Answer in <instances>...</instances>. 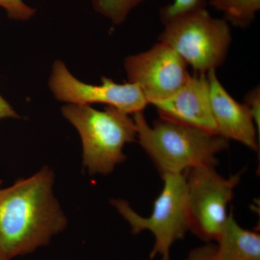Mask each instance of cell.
Masks as SVG:
<instances>
[{"label": "cell", "mask_w": 260, "mask_h": 260, "mask_svg": "<svg viewBox=\"0 0 260 260\" xmlns=\"http://www.w3.org/2000/svg\"><path fill=\"white\" fill-rule=\"evenodd\" d=\"M124 66L128 82L139 87L149 104L176 93L191 77L185 61L159 41L148 50L127 56Z\"/></svg>", "instance_id": "cell-8"}, {"label": "cell", "mask_w": 260, "mask_h": 260, "mask_svg": "<svg viewBox=\"0 0 260 260\" xmlns=\"http://www.w3.org/2000/svg\"><path fill=\"white\" fill-rule=\"evenodd\" d=\"M184 260H221L216 252L215 244L207 243L205 245L191 249Z\"/></svg>", "instance_id": "cell-17"}, {"label": "cell", "mask_w": 260, "mask_h": 260, "mask_svg": "<svg viewBox=\"0 0 260 260\" xmlns=\"http://www.w3.org/2000/svg\"><path fill=\"white\" fill-rule=\"evenodd\" d=\"M61 112L79 133L89 174L107 175L125 160L123 149L137 139L136 124L129 114L109 106L99 111L80 104H67Z\"/></svg>", "instance_id": "cell-3"}, {"label": "cell", "mask_w": 260, "mask_h": 260, "mask_svg": "<svg viewBox=\"0 0 260 260\" xmlns=\"http://www.w3.org/2000/svg\"><path fill=\"white\" fill-rule=\"evenodd\" d=\"M150 104L162 119L217 134L210 108L207 74L191 75L176 93Z\"/></svg>", "instance_id": "cell-9"}, {"label": "cell", "mask_w": 260, "mask_h": 260, "mask_svg": "<svg viewBox=\"0 0 260 260\" xmlns=\"http://www.w3.org/2000/svg\"><path fill=\"white\" fill-rule=\"evenodd\" d=\"M187 189L189 232L202 240L215 242L228 217L227 208L242 173L225 177L214 166H202L184 174Z\"/></svg>", "instance_id": "cell-6"}, {"label": "cell", "mask_w": 260, "mask_h": 260, "mask_svg": "<svg viewBox=\"0 0 260 260\" xmlns=\"http://www.w3.org/2000/svg\"><path fill=\"white\" fill-rule=\"evenodd\" d=\"M162 178L164 186L149 216L137 213L125 200H113L112 203L129 224L133 234L148 231L153 234L151 259L160 256L162 260H170L173 245L189 232L187 189L184 174H167Z\"/></svg>", "instance_id": "cell-5"}, {"label": "cell", "mask_w": 260, "mask_h": 260, "mask_svg": "<svg viewBox=\"0 0 260 260\" xmlns=\"http://www.w3.org/2000/svg\"><path fill=\"white\" fill-rule=\"evenodd\" d=\"M244 103L249 108L255 123L258 133L260 134V88L259 85L246 94Z\"/></svg>", "instance_id": "cell-16"}, {"label": "cell", "mask_w": 260, "mask_h": 260, "mask_svg": "<svg viewBox=\"0 0 260 260\" xmlns=\"http://www.w3.org/2000/svg\"><path fill=\"white\" fill-rule=\"evenodd\" d=\"M102 82L101 85L83 83L70 73L63 61L57 60L53 64L49 85L54 97L68 104H106L128 114L143 112L149 105L135 84L116 83L107 77H102Z\"/></svg>", "instance_id": "cell-7"}, {"label": "cell", "mask_w": 260, "mask_h": 260, "mask_svg": "<svg viewBox=\"0 0 260 260\" xmlns=\"http://www.w3.org/2000/svg\"><path fill=\"white\" fill-rule=\"evenodd\" d=\"M133 119L140 145L162 177L202 166L216 167L218 154L229 148V141L220 135L162 118L150 125L143 112Z\"/></svg>", "instance_id": "cell-2"}, {"label": "cell", "mask_w": 260, "mask_h": 260, "mask_svg": "<svg viewBox=\"0 0 260 260\" xmlns=\"http://www.w3.org/2000/svg\"><path fill=\"white\" fill-rule=\"evenodd\" d=\"M49 168L0 189V252L11 259L46 245L66 228V217L52 191Z\"/></svg>", "instance_id": "cell-1"}, {"label": "cell", "mask_w": 260, "mask_h": 260, "mask_svg": "<svg viewBox=\"0 0 260 260\" xmlns=\"http://www.w3.org/2000/svg\"><path fill=\"white\" fill-rule=\"evenodd\" d=\"M223 15L229 25L245 28L252 23L260 10V0H206Z\"/></svg>", "instance_id": "cell-12"}, {"label": "cell", "mask_w": 260, "mask_h": 260, "mask_svg": "<svg viewBox=\"0 0 260 260\" xmlns=\"http://www.w3.org/2000/svg\"><path fill=\"white\" fill-rule=\"evenodd\" d=\"M159 42L172 47L197 73L207 74L225 62L232 36L230 25L205 8L165 22Z\"/></svg>", "instance_id": "cell-4"}, {"label": "cell", "mask_w": 260, "mask_h": 260, "mask_svg": "<svg viewBox=\"0 0 260 260\" xmlns=\"http://www.w3.org/2000/svg\"><path fill=\"white\" fill-rule=\"evenodd\" d=\"M206 0H173L160 11L162 23L193 10L205 8Z\"/></svg>", "instance_id": "cell-14"}, {"label": "cell", "mask_w": 260, "mask_h": 260, "mask_svg": "<svg viewBox=\"0 0 260 260\" xmlns=\"http://www.w3.org/2000/svg\"><path fill=\"white\" fill-rule=\"evenodd\" d=\"M147 0H91L94 10L115 25L124 23L132 11Z\"/></svg>", "instance_id": "cell-13"}, {"label": "cell", "mask_w": 260, "mask_h": 260, "mask_svg": "<svg viewBox=\"0 0 260 260\" xmlns=\"http://www.w3.org/2000/svg\"><path fill=\"white\" fill-rule=\"evenodd\" d=\"M209 83L210 108L217 134L228 141L242 143L259 152V134L249 108L236 101L219 80L216 70L207 73Z\"/></svg>", "instance_id": "cell-10"}, {"label": "cell", "mask_w": 260, "mask_h": 260, "mask_svg": "<svg viewBox=\"0 0 260 260\" xmlns=\"http://www.w3.org/2000/svg\"><path fill=\"white\" fill-rule=\"evenodd\" d=\"M0 260H10V259L7 257L6 256H5L4 254H3L0 252Z\"/></svg>", "instance_id": "cell-19"}, {"label": "cell", "mask_w": 260, "mask_h": 260, "mask_svg": "<svg viewBox=\"0 0 260 260\" xmlns=\"http://www.w3.org/2000/svg\"><path fill=\"white\" fill-rule=\"evenodd\" d=\"M1 183H2V181H1V180H0V184H1Z\"/></svg>", "instance_id": "cell-20"}, {"label": "cell", "mask_w": 260, "mask_h": 260, "mask_svg": "<svg viewBox=\"0 0 260 260\" xmlns=\"http://www.w3.org/2000/svg\"><path fill=\"white\" fill-rule=\"evenodd\" d=\"M215 243L221 260H260L259 233L239 225L233 213L228 215Z\"/></svg>", "instance_id": "cell-11"}, {"label": "cell", "mask_w": 260, "mask_h": 260, "mask_svg": "<svg viewBox=\"0 0 260 260\" xmlns=\"http://www.w3.org/2000/svg\"><path fill=\"white\" fill-rule=\"evenodd\" d=\"M19 116L9 103L0 95V120L6 118H18Z\"/></svg>", "instance_id": "cell-18"}, {"label": "cell", "mask_w": 260, "mask_h": 260, "mask_svg": "<svg viewBox=\"0 0 260 260\" xmlns=\"http://www.w3.org/2000/svg\"><path fill=\"white\" fill-rule=\"evenodd\" d=\"M0 7L7 12L8 17L15 20H28L36 10L24 3L23 0H0Z\"/></svg>", "instance_id": "cell-15"}]
</instances>
